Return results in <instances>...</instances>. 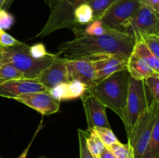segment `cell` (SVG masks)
<instances>
[{"instance_id": "cell-1", "label": "cell", "mask_w": 159, "mask_h": 158, "mask_svg": "<svg viewBox=\"0 0 159 158\" xmlns=\"http://www.w3.org/2000/svg\"><path fill=\"white\" fill-rule=\"evenodd\" d=\"M75 38L63 42L57 47L56 56L63 60L89 59L103 54H119L129 57L134 46L133 37L111 29L98 37L75 33Z\"/></svg>"}, {"instance_id": "cell-2", "label": "cell", "mask_w": 159, "mask_h": 158, "mask_svg": "<svg viewBox=\"0 0 159 158\" xmlns=\"http://www.w3.org/2000/svg\"><path fill=\"white\" fill-rule=\"evenodd\" d=\"M130 76L127 69L121 70L87 88L107 108L117 114L125 125L126 106Z\"/></svg>"}, {"instance_id": "cell-3", "label": "cell", "mask_w": 159, "mask_h": 158, "mask_svg": "<svg viewBox=\"0 0 159 158\" xmlns=\"http://www.w3.org/2000/svg\"><path fill=\"white\" fill-rule=\"evenodd\" d=\"M29 47L30 46L23 42H19L12 46H2L6 63L11 64L24 78L35 79L58 57L55 54H49L44 58L36 59L30 54Z\"/></svg>"}, {"instance_id": "cell-4", "label": "cell", "mask_w": 159, "mask_h": 158, "mask_svg": "<svg viewBox=\"0 0 159 158\" xmlns=\"http://www.w3.org/2000/svg\"><path fill=\"white\" fill-rule=\"evenodd\" d=\"M88 0H54L50 5L49 17L37 37H44L57 29L67 28L72 30L78 26L73 19L74 10Z\"/></svg>"}, {"instance_id": "cell-5", "label": "cell", "mask_w": 159, "mask_h": 158, "mask_svg": "<svg viewBox=\"0 0 159 158\" xmlns=\"http://www.w3.org/2000/svg\"><path fill=\"white\" fill-rule=\"evenodd\" d=\"M149 105L147 88L144 80H136L130 77L124 125L127 138L130 136L140 117L148 108Z\"/></svg>"}, {"instance_id": "cell-6", "label": "cell", "mask_w": 159, "mask_h": 158, "mask_svg": "<svg viewBox=\"0 0 159 158\" xmlns=\"http://www.w3.org/2000/svg\"><path fill=\"white\" fill-rule=\"evenodd\" d=\"M159 119V102L150 103L148 108L140 117L136 126L127 138L131 147L134 158H141L150 139L155 121Z\"/></svg>"}, {"instance_id": "cell-7", "label": "cell", "mask_w": 159, "mask_h": 158, "mask_svg": "<svg viewBox=\"0 0 159 158\" xmlns=\"http://www.w3.org/2000/svg\"><path fill=\"white\" fill-rule=\"evenodd\" d=\"M122 32L133 37L137 34L159 35V14L141 4L139 9L124 24Z\"/></svg>"}, {"instance_id": "cell-8", "label": "cell", "mask_w": 159, "mask_h": 158, "mask_svg": "<svg viewBox=\"0 0 159 158\" xmlns=\"http://www.w3.org/2000/svg\"><path fill=\"white\" fill-rule=\"evenodd\" d=\"M140 0H116L100 19L109 28L122 32L124 24L141 6Z\"/></svg>"}, {"instance_id": "cell-9", "label": "cell", "mask_w": 159, "mask_h": 158, "mask_svg": "<svg viewBox=\"0 0 159 158\" xmlns=\"http://www.w3.org/2000/svg\"><path fill=\"white\" fill-rule=\"evenodd\" d=\"M129 57L119 54H103L89 58L93 60L95 68L94 84L101 81L111 74L127 69Z\"/></svg>"}, {"instance_id": "cell-10", "label": "cell", "mask_w": 159, "mask_h": 158, "mask_svg": "<svg viewBox=\"0 0 159 158\" xmlns=\"http://www.w3.org/2000/svg\"><path fill=\"white\" fill-rule=\"evenodd\" d=\"M88 124V130L96 128L111 129L107 116V107L95 96L87 92L81 97Z\"/></svg>"}, {"instance_id": "cell-11", "label": "cell", "mask_w": 159, "mask_h": 158, "mask_svg": "<svg viewBox=\"0 0 159 158\" xmlns=\"http://www.w3.org/2000/svg\"><path fill=\"white\" fill-rule=\"evenodd\" d=\"M15 100L34 108L43 116L57 112L60 108V102L55 100L48 91L21 94Z\"/></svg>"}, {"instance_id": "cell-12", "label": "cell", "mask_w": 159, "mask_h": 158, "mask_svg": "<svg viewBox=\"0 0 159 158\" xmlns=\"http://www.w3.org/2000/svg\"><path fill=\"white\" fill-rule=\"evenodd\" d=\"M46 91L48 90L35 79H16L0 85V96L7 99H15L21 94Z\"/></svg>"}, {"instance_id": "cell-13", "label": "cell", "mask_w": 159, "mask_h": 158, "mask_svg": "<svg viewBox=\"0 0 159 158\" xmlns=\"http://www.w3.org/2000/svg\"><path fill=\"white\" fill-rule=\"evenodd\" d=\"M66 60L69 81L82 82L87 88L93 86L95 80V68L91 59H76Z\"/></svg>"}, {"instance_id": "cell-14", "label": "cell", "mask_w": 159, "mask_h": 158, "mask_svg": "<svg viewBox=\"0 0 159 158\" xmlns=\"http://www.w3.org/2000/svg\"><path fill=\"white\" fill-rule=\"evenodd\" d=\"M48 90L61 83L69 81L66 60L57 58L35 78Z\"/></svg>"}, {"instance_id": "cell-15", "label": "cell", "mask_w": 159, "mask_h": 158, "mask_svg": "<svg viewBox=\"0 0 159 158\" xmlns=\"http://www.w3.org/2000/svg\"><path fill=\"white\" fill-rule=\"evenodd\" d=\"M127 70L130 77L136 80H144L153 74H159L155 73L145 62L132 54L127 60Z\"/></svg>"}, {"instance_id": "cell-16", "label": "cell", "mask_w": 159, "mask_h": 158, "mask_svg": "<svg viewBox=\"0 0 159 158\" xmlns=\"http://www.w3.org/2000/svg\"><path fill=\"white\" fill-rule=\"evenodd\" d=\"M131 54L145 62L155 73L159 74V58L152 54L141 40H135Z\"/></svg>"}, {"instance_id": "cell-17", "label": "cell", "mask_w": 159, "mask_h": 158, "mask_svg": "<svg viewBox=\"0 0 159 158\" xmlns=\"http://www.w3.org/2000/svg\"><path fill=\"white\" fill-rule=\"evenodd\" d=\"M110 28L106 26L100 20H93L91 23L84 26H78L72 29L74 33H80L87 36L98 37L107 33L110 30Z\"/></svg>"}, {"instance_id": "cell-18", "label": "cell", "mask_w": 159, "mask_h": 158, "mask_svg": "<svg viewBox=\"0 0 159 158\" xmlns=\"http://www.w3.org/2000/svg\"><path fill=\"white\" fill-rule=\"evenodd\" d=\"M141 158H159V119L155 121L150 139Z\"/></svg>"}, {"instance_id": "cell-19", "label": "cell", "mask_w": 159, "mask_h": 158, "mask_svg": "<svg viewBox=\"0 0 159 158\" xmlns=\"http://www.w3.org/2000/svg\"><path fill=\"white\" fill-rule=\"evenodd\" d=\"M85 142L87 147L94 158H99L106 147L93 129L85 131Z\"/></svg>"}, {"instance_id": "cell-20", "label": "cell", "mask_w": 159, "mask_h": 158, "mask_svg": "<svg viewBox=\"0 0 159 158\" xmlns=\"http://www.w3.org/2000/svg\"><path fill=\"white\" fill-rule=\"evenodd\" d=\"M74 22L77 26H85L93 20V13L88 3L79 5L73 12Z\"/></svg>"}, {"instance_id": "cell-21", "label": "cell", "mask_w": 159, "mask_h": 158, "mask_svg": "<svg viewBox=\"0 0 159 158\" xmlns=\"http://www.w3.org/2000/svg\"><path fill=\"white\" fill-rule=\"evenodd\" d=\"M116 0H88L93 13V20H100Z\"/></svg>"}, {"instance_id": "cell-22", "label": "cell", "mask_w": 159, "mask_h": 158, "mask_svg": "<svg viewBox=\"0 0 159 158\" xmlns=\"http://www.w3.org/2000/svg\"><path fill=\"white\" fill-rule=\"evenodd\" d=\"M20 78H24V77L11 64L5 63L0 65V85L9 81Z\"/></svg>"}, {"instance_id": "cell-23", "label": "cell", "mask_w": 159, "mask_h": 158, "mask_svg": "<svg viewBox=\"0 0 159 158\" xmlns=\"http://www.w3.org/2000/svg\"><path fill=\"white\" fill-rule=\"evenodd\" d=\"M134 40H141L152 54L159 58V35L155 34H137L134 37Z\"/></svg>"}, {"instance_id": "cell-24", "label": "cell", "mask_w": 159, "mask_h": 158, "mask_svg": "<svg viewBox=\"0 0 159 158\" xmlns=\"http://www.w3.org/2000/svg\"><path fill=\"white\" fill-rule=\"evenodd\" d=\"M116 158H134V153L130 144L121 143L120 141L107 147Z\"/></svg>"}, {"instance_id": "cell-25", "label": "cell", "mask_w": 159, "mask_h": 158, "mask_svg": "<svg viewBox=\"0 0 159 158\" xmlns=\"http://www.w3.org/2000/svg\"><path fill=\"white\" fill-rule=\"evenodd\" d=\"M87 86L78 81H69L67 82L66 100L81 98L85 93Z\"/></svg>"}, {"instance_id": "cell-26", "label": "cell", "mask_w": 159, "mask_h": 158, "mask_svg": "<svg viewBox=\"0 0 159 158\" xmlns=\"http://www.w3.org/2000/svg\"><path fill=\"white\" fill-rule=\"evenodd\" d=\"M153 102H159V74H153L144 80Z\"/></svg>"}, {"instance_id": "cell-27", "label": "cell", "mask_w": 159, "mask_h": 158, "mask_svg": "<svg viewBox=\"0 0 159 158\" xmlns=\"http://www.w3.org/2000/svg\"><path fill=\"white\" fill-rule=\"evenodd\" d=\"M95 132L101 139L106 147H109L112 144L118 142V139L116 135L113 133L111 129L109 128H96L94 129Z\"/></svg>"}, {"instance_id": "cell-28", "label": "cell", "mask_w": 159, "mask_h": 158, "mask_svg": "<svg viewBox=\"0 0 159 158\" xmlns=\"http://www.w3.org/2000/svg\"><path fill=\"white\" fill-rule=\"evenodd\" d=\"M51 96L55 100L61 102L62 100H66L67 98V82L61 83L56 86L53 87L48 90Z\"/></svg>"}, {"instance_id": "cell-29", "label": "cell", "mask_w": 159, "mask_h": 158, "mask_svg": "<svg viewBox=\"0 0 159 158\" xmlns=\"http://www.w3.org/2000/svg\"><path fill=\"white\" fill-rule=\"evenodd\" d=\"M78 136H79L80 158H94L87 147L86 142H85V131L81 129H78Z\"/></svg>"}, {"instance_id": "cell-30", "label": "cell", "mask_w": 159, "mask_h": 158, "mask_svg": "<svg viewBox=\"0 0 159 158\" xmlns=\"http://www.w3.org/2000/svg\"><path fill=\"white\" fill-rule=\"evenodd\" d=\"M29 53L33 57L36 59H42L49 55L50 53L47 51L46 47L43 43H37L29 47Z\"/></svg>"}, {"instance_id": "cell-31", "label": "cell", "mask_w": 159, "mask_h": 158, "mask_svg": "<svg viewBox=\"0 0 159 158\" xmlns=\"http://www.w3.org/2000/svg\"><path fill=\"white\" fill-rule=\"evenodd\" d=\"M13 23V15L9 13L6 10L0 9V29L5 31V29H9Z\"/></svg>"}, {"instance_id": "cell-32", "label": "cell", "mask_w": 159, "mask_h": 158, "mask_svg": "<svg viewBox=\"0 0 159 158\" xmlns=\"http://www.w3.org/2000/svg\"><path fill=\"white\" fill-rule=\"evenodd\" d=\"M19 42H20L19 40H16L10 34L0 29V46H4V47L12 46L17 44Z\"/></svg>"}, {"instance_id": "cell-33", "label": "cell", "mask_w": 159, "mask_h": 158, "mask_svg": "<svg viewBox=\"0 0 159 158\" xmlns=\"http://www.w3.org/2000/svg\"><path fill=\"white\" fill-rule=\"evenodd\" d=\"M42 128H43V120H41V121H40V124H39V126L37 127V130H36L35 133H34V136H33V138H32V139H31V140H30V143L28 144V146H27V147H26V148H25V150H23V152H22V153H21V154H20V156H19L18 157H17V158H26V156H27V154H28V153H29V150H30V149L31 146H32V143H33V142H34V139H35L36 136H37V135L38 134V133H39V132H40V130H41V129H42Z\"/></svg>"}, {"instance_id": "cell-34", "label": "cell", "mask_w": 159, "mask_h": 158, "mask_svg": "<svg viewBox=\"0 0 159 158\" xmlns=\"http://www.w3.org/2000/svg\"><path fill=\"white\" fill-rule=\"evenodd\" d=\"M142 5L155 11L159 14V0H140Z\"/></svg>"}, {"instance_id": "cell-35", "label": "cell", "mask_w": 159, "mask_h": 158, "mask_svg": "<svg viewBox=\"0 0 159 158\" xmlns=\"http://www.w3.org/2000/svg\"><path fill=\"white\" fill-rule=\"evenodd\" d=\"M99 158H116V156L111 153L110 150H109L106 147L105 150H103V152L102 153V154H101L100 157Z\"/></svg>"}, {"instance_id": "cell-36", "label": "cell", "mask_w": 159, "mask_h": 158, "mask_svg": "<svg viewBox=\"0 0 159 158\" xmlns=\"http://www.w3.org/2000/svg\"><path fill=\"white\" fill-rule=\"evenodd\" d=\"M5 58H4V55H3V52H2V46H0V65L3 64H5Z\"/></svg>"}, {"instance_id": "cell-37", "label": "cell", "mask_w": 159, "mask_h": 158, "mask_svg": "<svg viewBox=\"0 0 159 158\" xmlns=\"http://www.w3.org/2000/svg\"><path fill=\"white\" fill-rule=\"evenodd\" d=\"M14 0H8V7H9L11 6V4H12V2Z\"/></svg>"}, {"instance_id": "cell-38", "label": "cell", "mask_w": 159, "mask_h": 158, "mask_svg": "<svg viewBox=\"0 0 159 158\" xmlns=\"http://www.w3.org/2000/svg\"><path fill=\"white\" fill-rule=\"evenodd\" d=\"M45 1H46V2L48 3V6H50V5L51 4V2H52L54 1V0H45Z\"/></svg>"}, {"instance_id": "cell-39", "label": "cell", "mask_w": 159, "mask_h": 158, "mask_svg": "<svg viewBox=\"0 0 159 158\" xmlns=\"http://www.w3.org/2000/svg\"><path fill=\"white\" fill-rule=\"evenodd\" d=\"M37 158H46V157H45V156H39V157H37Z\"/></svg>"}]
</instances>
